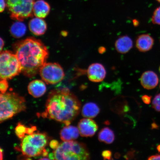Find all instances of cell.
<instances>
[{"instance_id": "9", "label": "cell", "mask_w": 160, "mask_h": 160, "mask_svg": "<svg viewBox=\"0 0 160 160\" xmlns=\"http://www.w3.org/2000/svg\"><path fill=\"white\" fill-rule=\"evenodd\" d=\"M107 72L105 68L102 64L95 63L89 66L87 70L88 78L93 82H99L105 78Z\"/></svg>"}, {"instance_id": "7", "label": "cell", "mask_w": 160, "mask_h": 160, "mask_svg": "<svg viewBox=\"0 0 160 160\" xmlns=\"http://www.w3.org/2000/svg\"><path fill=\"white\" fill-rule=\"evenodd\" d=\"M12 19L23 21L33 15L35 0H6Z\"/></svg>"}, {"instance_id": "4", "label": "cell", "mask_w": 160, "mask_h": 160, "mask_svg": "<svg viewBox=\"0 0 160 160\" xmlns=\"http://www.w3.org/2000/svg\"><path fill=\"white\" fill-rule=\"evenodd\" d=\"M26 109L24 98L11 92L0 95V122L11 118Z\"/></svg>"}, {"instance_id": "26", "label": "cell", "mask_w": 160, "mask_h": 160, "mask_svg": "<svg viewBox=\"0 0 160 160\" xmlns=\"http://www.w3.org/2000/svg\"><path fill=\"white\" fill-rule=\"evenodd\" d=\"M142 100L145 104H149L151 102V97L147 95H143L142 97Z\"/></svg>"}, {"instance_id": "1", "label": "cell", "mask_w": 160, "mask_h": 160, "mask_svg": "<svg viewBox=\"0 0 160 160\" xmlns=\"http://www.w3.org/2000/svg\"><path fill=\"white\" fill-rule=\"evenodd\" d=\"M81 107L79 99L68 89L55 90L50 92L42 116L69 125L78 115Z\"/></svg>"}, {"instance_id": "10", "label": "cell", "mask_w": 160, "mask_h": 160, "mask_svg": "<svg viewBox=\"0 0 160 160\" xmlns=\"http://www.w3.org/2000/svg\"><path fill=\"white\" fill-rule=\"evenodd\" d=\"M98 128L94 121L88 118L80 120L78 124V128L82 137H93L97 131Z\"/></svg>"}, {"instance_id": "19", "label": "cell", "mask_w": 160, "mask_h": 160, "mask_svg": "<svg viewBox=\"0 0 160 160\" xmlns=\"http://www.w3.org/2000/svg\"><path fill=\"white\" fill-rule=\"evenodd\" d=\"M27 27L24 23L21 21L16 22L12 25L10 32L13 37L17 38L22 37L25 35Z\"/></svg>"}, {"instance_id": "33", "label": "cell", "mask_w": 160, "mask_h": 160, "mask_svg": "<svg viewBox=\"0 0 160 160\" xmlns=\"http://www.w3.org/2000/svg\"><path fill=\"white\" fill-rule=\"evenodd\" d=\"M0 152H1V156H0V157H1V160H2L3 157V152L2 149L1 148V149H0Z\"/></svg>"}, {"instance_id": "11", "label": "cell", "mask_w": 160, "mask_h": 160, "mask_svg": "<svg viewBox=\"0 0 160 160\" xmlns=\"http://www.w3.org/2000/svg\"><path fill=\"white\" fill-rule=\"evenodd\" d=\"M140 81L144 88L150 90L154 89L157 87L159 83V78L154 72L147 71L142 74Z\"/></svg>"}, {"instance_id": "31", "label": "cell", "mask_w": 160, "mask_h": 160, "mask_svg": "<svg viewBox=\"0 0 160 160\" xmlns=\"http://www.w3.org/2000/svg\"><path fill=\"white\" fill-rule=\"evenodd\" d=\"M133 22L134 26L135 27H137L139 24V22L137 19H134L133 21Z\"/></svg>"}, {"instance_id": "29", "label": "cell", "mask_w": 160, "mask_h": 160, "mask_svg": "<svg viewBox=\"0 0 160 160\" xmlns=\"http://www.w3.org/2000/svg\"><path fill=\"white\" fill-rule=\"evenodd\" d=\"M148 160H160V155H156L151 156L148 158Z\"/></svg>"}, {"instance_id": "18", "label": "cell", "mask_w": 160, "mask_h": 160, "mask_svg": "<svg viewBox=\"0 0 160 160\" xmlns=\"http://www.w3.org/2000/svg\"><path fill=\"white\" fill-rule=\"evenodd\" d=\"M100 112V109L95 103L89 102L85 104L82 109L83 117L88 118H93L97 117Z\"/></svg>"}, {"instance_id": "2", "label": "cell", "mask_w": 160, "mask_h": 160, "mask_svg": "<svg viewBox=\"0 0 160 160\" xmlns=\"http://www.w3.org/2000/svg\"><path fill=\"white\" fill-rule=\"evenodd\" d=\"M15 54L21 64L22 72L27 77L37 75L48 57V51L42 42L28 38L17 45Z\"/></svg>"}, {"instance_id": "34", "label": "cell", "mask_w": 160, "mask_h": 160, "mask_svg": "<svg viewBox=\"0 0 160 160\" xmlns=\"http://www.w3.org/2000/svg\"><path fill=\"white\" fill-rule=\"evenodd\" d=\"M157 149L159 151H160V145L158 146V147L157 148Z\"/></svg>"}, {"instance_id": "32", "label": "cell", "mask_w": 160, "mask_h": 160, "mask_svg": "<svg viewBox=\"0 0 160 160\" xmlns=\"http://www.w3.org/2000/svg\"><path fill=\"white\" fill-rule=\"evenodd\" d=\"M0 44H1V52L3 47L4 45V41L2 39V38H1V42H0Z\"/></svg>"}, {"instance_id": "20", "label": "cell", "mask_w": 160, "mask_h": 160, "mask_svg": "<svg viewBox=\"0 0 160 160\" xmlns=\"http://www.w3.org/2000/svg\"><path fill=\"white\" fill-rule=\"evenodd\" d=\"M115 136L112 131L109 128H103L100 131L98 139L100 142L111 144L114 141Z\"/></svg>"}, {"instance_id": "8", "label": "cell", "mask_w": 160, "mask_h": 160, "mask_svg": "<svg viewBox=\"0 0 160 160\" xmlns=\"http://www.w3.org/2000/svg\"><path fill=\"white\" fill-rule=\"evenodd\" d=\"M39 73L42 79L49 84L59 83L65 77L62 68L56 63H45L40 69Z\"/></svg>"}, {"instance_id": "25", "label": "cell", "mask_w": 160, "mask_h": 160, "mask_svg": "<svg viewBox=\"0 0 160 160\" xmlns=\"http://www.w3.org/2000/svg\"><path fill=\"white\" fill-rule=\"evenodd\" d=\"M102 155L104 159H111L112 153L109 150H105L103 151L102 153Z\"/></svg>"}, {"instance_id": "22", "label": "cell", "mask_w": 160, "mask_h": 160, "mask_svg": "<svg viewBox=\"0 0 160 160\" xmlns=\"http://www.w3.org/2000/svg\"><path fill=\"white\" fill-rule=\"evenodd\" d=\"M152 21L154 24L160 25V7L157 8L154 12Z\"/></svg>"}, {"instance_id": "14", "label": "cell", "mask_w": 160, "mask_h": 160, "mask_svg": "<svg viewBox=\"0 0 160 160\" xmlns=\"http://www.w3.org/2000/svg\"><path fill=\"white\" fill-rule=\"evenodd\" d=\"M50 9V6L47 2L44 0H37L34 3L33 13L36 17L44 18L49 14Z\"/></svg>"}, {"instance_id": "15", "label": "cell", "mask_w": 160, "mask_h": 160, "mask_svg": "<svg viewBox=\"0 0 160 160\" xmlns=\"http://www.w3.org/2000/svg\"><path fill=\"white\" fill-rule=\"evenodd\" d=\"M29 27L32 32L37 36L43 35L47 29V25L45 22L42 18L37 17L30 21Z\"/></svg>"}, {"instance_id": "30", "label": "cell", "mask_w": 160, "mask_h": 160, "mask_svg": "<svg viewBox=\"0 0 160 160\" xmlns=\"http://www.w3.org/2000/svg\"><path fill=\"white\" fill-rule=\"evenodd\" d=\"M100 54H103L106 51V48L104 47H101L99 48L98 50Z\"/></svg>"}, {"instance_id": "27", "label": "cell", "mask_w": 160, "mask_h": 160, "mask_svg": "<svg viewBox=\"0 0 160 160\" xmlns=\"http://www.w3.org/2000/svg\"><path fill=\"white\" fill-rule=\"evenodd\" d=\"M59 145V143L58 142L56 141V140H52L50 143V147H51L52 149H54L57 148Z\"/></svg>"}, {"instance_id": "28", "label": "cell", "mask_w": 160, "mask_h": 160, "mask_svg": "<svg viewBox=\"0 0 160 160\" xmlns=\"http://www.w3.org/2000/svg\"><path fill=\"white\" fill-rule=\"evenodd\" d=\"M1 1V5H0V12H2L5 9L7 3L6 2V0H0Z\"/></svg>"}, {"instance_id": "3", "label": "cell", "mask_w": 160, "mask_h": 160, "mask_svg": "<svg viewBox=\"0 0 160 160\" xmlns=\"http://www.w3.org/2000/svg\"><path fill=\"white\" fill-rule=\"evenodd\" d=\"M52 160H88L90 154L84 143L74 141H63L48 155Z\"/></svg>"}, {"instance_id": "24", "label": "cell", "mask_w": 160, "mask_h": 160, "mask_svg": "<svg viewBox=\"0 0 160 160\" xmlns=\"http://www.w3.org/2000/svg\"><path fill=\"white\" fill-rule=\"evenodd\" d=\"M8 83L7 80L1 79L0 82V91L1 93L4 94L6 93L8 88Z\"/></svg>"}, {"instance_id": "5", "label": "cell", "mask_w": 160, "mask_h": 160, "mask_svg": "<svg viewBox=\"0 0 160 160\" xmlns=\"http://www.w3.org/2000/svg\"><path fill=\"white\" fill-rule=\"evenodd\" d=\"M47 143V136L45 134L33 133L26 135L22 140V153L28 158L42 155Z\"/></svg>"}, {"instance_id": "21", "label": "cell", "mask_w": 160, "mask_h": 160, "mask_svg": "<svg viewBox=\"0 0 160 160\" xmlns=\"http://www.w3.org/2000/svg\"><path fill=\"white\" fill-rule=\"evenodd\" d=\"M28 128L25 127V125L19 123L15 128V133L19 138L22 139L25 137L26 134H28Z\"/></svg>"}, {"instance_id": "16", "label": "cell", "mask_w": 160, "mask_h": 160, "mask_svg": "<svg viewBox=\"0 0 160 160\" xmlns=\"http://www.w3.org/2000/svg\"><path fill=\"white\" fill-rule=\"evenodd\" d=\"M79 133L78 128L66 125L60 132V138L63 141H74L78 138Z\"/></svg>"}, {"instance_id": "12", "label": "cell", "mask_w": 160, "mask_h": 160, "mask_svg": "<svg viewBox=\"0 0 160 160\" xmlns=\"http://www.w3.org/2000/svg\"><path fill=\"white\" fill-rule=\"evenodd\" d=\"M28 89L30 95L34 98H38L44 94L47 88L43 82L41 80H35L29 83Z\"/></svg>"}, {"instance_id": "6", "label": "cell", "mask_w": 160, "mask_h": 160, "mask_svg": "<svg viewBox=\"0 0 160 160\" xmlns=\"http://www.w3.org/2000/svg\"><path fill=\"white\" fill-rule=\"evenodd\" d=\"M21 64L15 54L9 51L1 52L0 55V77L1 79L12 78L21 72Z\"/></svg>"}, {"instance_id": "35", "label": "cell", "mask_w": 160, "mask_h": 160, "mask_svg": "<svg viewBox=\"0 0 160 160\" xmlns=\"http://www.w3.org/2000/svg\"><path fill=\"white\" fill-rule=\"evenodd\" d=\"M157 1L158 2H160V0H157Z\"/></svg>"}, {"instance_id": "17", "label": "cell", "mask_w": 160, "mask_h": 160, "mask_svg": "<svg viewBox=\"0 0 160 160\" xmlns=\"http://www.w3.org/2000/svg\"><path fill=\"white\" fill-rule=\"evenodd\" d=\"M133 46V41L128 36L119 37L115 43L116 49L119 53L122 54L128 53L132 48Z\"/></svg>"}, {"instance_id": "23", "label": "cell", "mask_w": 160, "mask_h": 160, "mask_svg": "<svg viewBox=\"0 0 160 160\" xmlns=\"http://www.w3.org/2000/svg\"><path fill=\"white\" fill-rule=\"evenodd\" d=\"M152 107L156 111L160 112V93L156 95L152 101Z\"/></svg>"}, {"instance_id": "13", "label": "cell", "mask_w": 160, "mask_h": 160, "mask_svg": "<svg viewBox=\"0 0 160 160\" xmlns=\"http://www.w3.org/2000/svg\"><path fill=\"white\" fill-rule=\"evenodd\" d=\"M153 39L148 34L138 36L136 42V47L141 52L149 51L153 47Z\"/></svg>"}]
</instances>
